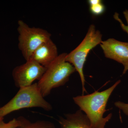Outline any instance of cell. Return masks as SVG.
Returning a JSON list of instances; mask_svg holds the SVG:
<instances>
[{
  "label": "cell",
  "mask_w": 128,
  "mask_h": 128,
  "mask_svg": "<svg viewBox=\"0 0 128 128\" xmlns=\"http://www.w3.org/2000/svg\"><path fill=\"white\" fill-rule=\"evenodd\" d=\"M105 57L122 64L124 66L123 74L128 70V42L118 41L110 38L100 44Z\"/></svg>",
  "instance_id": "obj_7"
},
{
  "label": "cell",
  "mask_w": 128,
  "mask_h": 128,
  "mask_svg": "<svg viewBox=\"0 0 128 128\" xmlns=\"http://www.w3.org/2000/svg\"><path fill=\"white\" fill-rule=\"evenodd\" d=\"M46 69L33 60L26 61L13 70L12 76L15 86L19 88L31 86L34 81L40 80Z\"/></svg>",
  "instance_id": "obj_6"
},
{
  "label": "cell",
  "mask_w": 128,
  "mask_h": 128,
  "mask_svg": "<svg viewBox=\"0 0 128 128\" xmlns=\"http://www.w3.org/2000/svg\"><path fill=\"white\" fill-rule=\"evenodd\" d=\"M58 56L57 46L50 38L34 50L29 60L35 61L46 68Z\"/></svg>",
  "instance_id": "obj_8"
},
{
  "label": "cell",
  "mask_w": 128,
  "mask_h": 128,
  "mask_svg": "<svg viewBox=\"0 0 128 128\" xmlns=\"http://www.w3.org/2000/svg\"><path fill=\"white\" fill-rule=\"evenodd\" d=\"M102 2V1L101 0H88V3L89 6H90L98 4Z\"/></svg>",
  "instance_id": "obj_15"
},
{
  "label": "cell",
  "mask_w": 128,
  "mask_h": 128,
  "mask_svg": "<svg viewBox=\"0 0 128 128\" xmlns=\"http://www.w3.org/2000/svg\"><path fill=\"white\" fill-rule=\"evenodd\" d=\"M17 118L20 124L18 128H55L54 124L50 121L40 120L33 122L22 116Z\"/></svg>",
  "instance_id": "obj_10"
},
{
  "label": "cell",
  "mask_w": 128,
  "mask_h": 128,
  "mask_svg": "<svg viewBox=\"0 0 128 128\" xmlns=\"http://www.w3.org/2000/svg\"><path fill=\"white\" fill-rule=\"evenodd\" d=\"M19 124L17 118H13L8 122H5L2 120L0 121V128H18Z\"/></svg>",
  "instance_id": "obj_13"
},
{
  "label": "cell",
  "mask_w": 128,
  "mask_h": 128,
  "mask_svg": "<svg viewBox=\"0 0 128 128\" xmlns=\"http://www.w3.org/2000/svg\"><path fill=\"white\" fill-rule=\"evenodd\" d=\"M121 82L120 80L117 81L112 86L102 91H96L91 94L73 98L74 102L84 113L92 128H105L112 118V113L105 117H104V114L106 111V107L110 96Z\"/></svg>",
  "instance_id": "obj_1"
},
{
  "label": "cell",
  "mask_w": 128,
  "mask_h": 128,
  "mask_svg": "<svg viewBox=\"0 0 128 128\" xmlns=\"http://www.w3.org/2000/svg\"><path fill=\"white\" fill-rule=\"evenodd\" d=\"M123 14L126 21H127V25H125L121 18H120L119 14L118 12H115L114 15V18L116 20L118 21L119 22L121 28L124 31L126 32L128 34V10H126L124 11Z\"/></svg>",
  "instance_id": "obj_12"
},
{
  "label": "cell",
  "mask_w": 128,
  "mask_h": 128,
  "mask_svg": "<svg viewBox=\"0 0 128 128\" xmlns=\"http://www.w3.org/2000/svg\"><path fill=\"white\" fill-rule=\"evenodd\" d=\"M102 34L100 31L96 29L95 25L92 24L81 43L66 56V61L72 64L79 73L82 85V95L86 92L83 72L84 65L90 51L102 42Z\"/></svg>",
  "instance_id": "obj_4"
},
{
  "label": "cell",
  "mask_w": 128,
  "mask_h": 128,
  "mask_svg": "<svg viewBox=\"0 0 128 128\" xmlns=\"http://www.w3.org/2000/svg\"><path fill=\"white\" fill-rule=\"evenodd\" d=\"M58 121L60 128H93L86 115L80 109L60 117Z\"/></svg>",
  "instance_id": "obj_9"
},
{
  "label": "cell",
  "mask_w": 128,
  "mask_h": 128,
  "mask_svg": "<svg viewBox=\"0 0 128 128\" xmlns=\"http://www.w3.org/2000/svg\"><path fill=\"white\" fill-rule=\"evenodd\" d=\"M3 118H1V117H0V121H1L2 120H3Z\"/></svg>",
  "instance_id": "obj_16"
},
{
  "label": "cell",
  "mask_w": 128,
  "mask_h": 128,
  "mask_svg": "<svg viewBox=\"0 0 128 128\" xmlns=\"http://www.w3.org/2000/svg\"><path fill=\"white\" fill-rule=\"evenodd\" d=\"M105 10V6L102 2L98 4L90 6V11L92 15L98 16L104 13Z\"/></svg>",
  "instance_id": "obj_11"
},
{
  "label": "cell",
  "mask_w": 128,
  "mask_h": 128,
  "mask_svg": "<svg viewBox=\"0 0 128 128\" xmlns=\"http://www.w3.org/2000/svg\"><path fill=\"white\" fill-rule=\"evenodd\" d=\"M67 54L63 53L46 68V70L38 83L44 97L49 95L54 88L64 86L70 76L76 72L74 66L66 60Z\"/></svg>",
  "instance_id": "obj_2"
},
{
  "label": "cell",
  "mask_w": 128,
  "mask_h": 128,
  "mask_svg": "<svg viewBox=\"0 0 128 128\" xmlns=\"http://www.w3.org/2000/svg\"><path fill=\"white\" fill-rule=\"evenodd\" d=\"M18 48L26 61L29 60L34 50L51 38L48 31L40 28L31 27L22 20L18 21Z\"/></svg>",
  "instance_id": "obj_5"
},
{
  "label": "cell",
  "mask_w": 128,
  "mask_h": 128,
  "mask_svg": "<svg viewBox=\"0 0 128 128\" xmlns=\"http://www.w3.org/2000/svg\"><path fill=\"white\" fill-rule=\"evenodd\" d=\"M32 108H41L48 112L52 109V105L44 99L36 82L19 88L11 100L0 107V117L4 118L15 111Z\"/></svg>",
  "instance_id": "obj_3"
},
{
  "label": "cell",
  "mask_w": 128,
  "mask_h": 128,
  "mask_svg": "<svg viewBox=\"0 0 128 128\" xmlns=\"http://www.w3.org/2000/svg\"><path fill=\"white\" fill-rule=\"evenodd\" d=\"M116 107L122 111L124 113L128 116V103H125L121 101H117L114 103Z\"/></svg>",
  "instance_id": "obj_14"
}]
</instances>
